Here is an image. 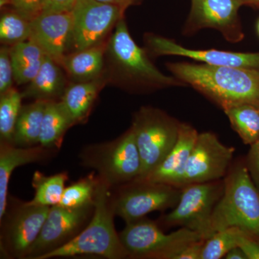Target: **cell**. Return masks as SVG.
<instances>
[{
  "label": "cell",
  "instance_id": "1",
  "mask_svg": "<svg viewBox=\"0 0 259 259\" xmlns=\"http://www.w3.org/2000/svg\"><path fill=\"white\" fill-rule=\"evenodd\" d=\"M174 76L215 102L223 110L241 104L259 106V69L175 63Z\"/></svg>",
  "mask_w": 259,
  "mask_h": 259
},
{
  "label": "cell",
  "instance_id": "2",
  "mask_svg": "<svg viewBox=\"0 0 259 259\" xmlns=\"http://www.w3.org/2000/svg\"><path fill=\"white\" fill-rule=\"evenodd\" d=\"M110 188L100 180L94 199L93 216L88 224L69 242L37 259L81 255H96L110 259L129 256L115 231V214L109 192Z\"/></svg>",
  "mask_w": 259,
  "mask_h": 259
},
{
  "label": "cell",
  "instance_id": "3",
  "mask_svg": "<svg viewBox=\"0 0 259 259\" xmlns=\"http://www.w3.org/2000/svg\"><path fill=\"white\" fill-rule=\"evenodd\" d=\"M110 79L130 88L159 89L182 85L177 78L161 72L134 41L124 18L117 24L107 42Z\"/></svg>",
  "mask_w": 259,
  "mask_h": 259
},
{
  "label": "cell",
  "instance_id": "4",
  "mask_svg": "<svg viewBox=\"0 0 259 259\" xmlns=\"http://www.w3.org/2000/svg\"><path fill=\"white\" fill-rule=\"evenodd\" d=\"M232 227L259 239V190L243 163L236 165L224 180L211 218L213 235Z\"/></svg>",
  "mask_w": 259,
  "mask_h": 259
},
{
  "label": "cell",
  "instance_id": "5",
  "mask_svg": "<svg viewBox=\"0 0 259 259\" xmlns=\"http://www.w3.org/2000/svg\"><path fill=\"white\" fill-rule=\"evenodd\" d=\"M81 158L83 164L94 168L100 180L110 187L134 182L142 169L132 127L118 139L84 148Z\"/></svg>",
  "mask_w": 259,
  "mask_h": 259
},
{
  "label": "cell",
  "instance_id": "6",
  "mask_svg": "<svg viewBox=\"0 0 259 259\" xmlns=\"http://www.w3.org/2000/svg\"><path fill=\"white\" fill-rule=\"evenodd\" d=\"M180 122L164 112L143 107L135 115L133 130L142 162L139 178L144 180L157 168L176 144Z\"/></svg>",
  "mask_w": 259,
  "mask_h": 259
},
{
  "label": "cell",
  "instance_id": "7",
  "mask_svg": "<svg viewBox=\"0 0 259 259\" xmlns=\"http://www.w3.org/2000/svg\"><path fill=\"white\" fill-rule=\"evenodd\" d=\"M119 236L129 256L135 258L168 259L181 247L204 240L198 233L186 228L166 234L144 218L126 223Z\"/></svg>",
  "mask_w": 259,
  "mask_h": 259
},
{
  "label": "cell",
  "instance_id": "8",
  "mask_svg": "<svg viewBox=\"0 0 259 259\" xmlns=\"http://www.w3.org/2000/svg\"><path fill=\"white\" fill-rule=\"evenodd\" d=\"M224 190V181L191 184L182 187L178 203L166 214L164 222L198 233L204 240L213 236L211 218Z\"/></svg>",
  "mask_w": 259,
  "mask_h": 259
},
{
  "label": "cell",
  "instance_id": "9",
  "mask_svg": "<svg viewBox=\"0 0 259 259\" xmlns=\"http://www.w3.org/2000/svg\"><path fill=\"white\" fill-rule=\"evenodd\" d=\"M125 9L98 0H77L71 10V46L83 50L105 42V39L123 18Z\"/></svg>",
  "mask_w": 259,
  "mask_h": 259
},
{
  "label": "cell",
  "instance_id": "10",
  "mask_svg": "<svg viewBox=\"0 0 259 259\" xmlns=\"http://www.w3.org/2000/svg\"><path fill=\"white\" fill-rule=\"evenodd\" d=\"M134 182L136 185L122 191L115 199L112 198L115 215L126 223L141 219L154 211L175 207L180 200V187L146 181Z\"/></svg>",
  "mask_w": 259,
  "mask_h": 259
},
{
  "label": "cell",
  "instance_id": "11",
  "mask_svg": "<svg viewBox=\"0 0 259 259\" xmlns=\"http://www.w3.org/2000/svg\"><path fill=\"white\" fill-rule=\"evenodd\" d=\"M93 212L94 204L77 208L51 207L41 231L25 258L37 259L69 242L88 224Z\"/></svg>",
  "mask_w": 259,
  "mask_h": 259
},
{
  "label": "cell",
  "instance_id": "12",
  "mask_svg": "<svg viewBox=\"0 0 259 259\" xmlns=\"http://www.w3.org/2000/svg\"><path fill=\"white\" fill-rule=\"evenodd\" d=\"M234 152V148L223 144L214 134H199L187 163L182 188L191 184L221 180L226 175Z\"/></svg>",
  "mask_w": 259,
  "mask_h": 259
},
{
  "label": "cell",
  "instance_id": "13",
  "mask_svg": "<svg viewBox=\"0 0 259 259\" xmlns=\"http://www.w3.org/2000/svg\"><path fill=\"white\" fill-rule=\"evenodd\" d=\"M242 5L241 0H192L187 30L215 29L228 41L239 42L243 37L238 15Z\"/></svg>",
  "mask_w": 259,
  "mask_h": 259
},
{
  "label": "cell",
  "instance_id": "14",
  "mask_svg": "<svg viewBox=\"0 0 259 259\" xmlns=\"http://www.w3.org/2000/svg\"><path fill=\"white\" fill-rule=\"evenodd\" d=\"M51 207L23 203L7 218L3 241L5 250L14 256L25 258L36 241Z\"/></svg>",
  "mask_w": 259,
  "mask_h": 259
},
{
  "label": "cell",
  "instance_id": "15",
  "mask_svg": "<svg viewBox=\"0 0 259 259\" xmlns=\"http://www.w3.org/2000/svg\"><path fill=\"white\" fill-rule=\"evenodd\" d=\"M146 42L150 50L156 55L185 56L212 66L259 69V52L237 53L214 49L195 50L187 49L170 39L154 34H148Z\"/></svg>",
  "mask_w": 259,
  "mask_h": 259
},
{
  "label": "cell",
  "instance_id": "16",
  "mask_svg": "<svg viewBox=\"0 0 259 259\" xmlns=\"http://www.w3.org/2000/svg\"><path fill=\"white\" fill-rule=\"evenodd\" d=\"M30 38L60 64L71 46L73 20L69 13H40L30 20Z\"/></svg>",
  "mask_w": 259,
  "mask_h": 259
},
{
  "label": "cell",
  "instance_id": "17",
  "mask_svg": "<svg viewBox=\"0 0 259 259\" xmlns=\"http://www.w3.org/2000/svg\"><path fill=\"white\" fill-rule=\"evenodd\" d=\"M198 133L187 124L181 123L176 144L161 164L144 180L153 183L165 184L182 188L187 163Z\"/></svg>",
  "mask_w": 259,
  "mask_h": 259
},
{
  "label": "cell",
  "instance_id": "18",
  "mask_svg": "<svg viewBox=\"0 0 259 259\" xmlns=\"http://www.w3.org/2000/svg\"><path fill=\"white\" fill-rule=\"evenodd\" d=\"M50 148L42 146L20 147L13 144L0 142V220L7 212L8 187L13 171L18 166L42 160Z\"/></svg>",
  "mask_w": 259,
  "mask_h": 259
},
{
  "label": "cell",
  "instance_id": "19",
  "mask_svg": "<svg viewBox=\"0 0 259 259\" xmlns=\"http://www.w3.org/2000/svg\"><path fill=\"white\" fill-rule=\"evenodd\" d=\"M107 44L75 51L64 56L60 62L63 69L75 81H87L103 76Z\"/></svg>",
  "mask_w": 259,
  "mask_h": 259
},
{
  "label": "cell",
  "instance_id": "20",
  "mask_svg": "<svg viewBox=\"0 0 259 259\" xmlns=\"http://www.w3.org/2000/svg\"><path fill=\"white\" fill-rule=\"evenodd\" d=\"M61 65L47 56L35 77L22 93L23 98L51 101L62 97L66 88Z\"/></svg>",
  "mask_w": 259,
  "mask_h": 259
},
{
  "label": "cell",
  "instance_id": "21",
  "mask_svg": "<svg viewBox=\"0 0 259 259\" xmlns=\"http://www.w3.org/2000/svg\"><path fill=\"white\" fill-rule=\"evenodd\" d=\"M106 78L102 76L90 81H76L66 87L61 101L75 124L88 118Z\"/></svg>",
  "mask_w": 259,
  "mask_h": 259
},
{
  "label": "cell",
  "instance_id": "22",
  "mask_svg": "<svg viewBox=\"0 0 259 259\" xmlns=\"http://www.w3.org/2000/svg\"><path fill=\"white\" fill-rule=\"evenodd\" d=\"M10 52L15 82L18 85L28 84L32 81L47 56L31 39L10 47Z\"/></svg>",
  "mask_w": 259,
  "mask_h": 259
},
{
  "label": "cell",
  "instance_id": "23",
  "mask_svg": "<svg viewBox=\"0 0 259 259\" xmlns=\"http://www.w3.org/2000/svg\"><path fill=\"white\" fill-rule=\"evenodd\" d=\"M47 102L37 100L22 106L15 126L13 144L20 147H30L39 144Z\"/></svg>",
  "mask_w": 259,
  "mask_h": 259
},
{
  "label": "cell",
  "instance_id": "24",
  "mask_svg": "<svg viewBox=\"0 0 259 259\" xmlns=\"http://www.w3.org/2000/svg\"><path fill=\"white\" fill-rule=\"evenodd\" d=\"M74 125V121L61 100L48 101L39 144L50 149L59 147L66 131Z\"/></svg>",
  "mask_w": 259,
  "mask_h": 259
},
{
  "label": "cell",
  "instance_id": "25",
  "mask_svg": "<svg viewBox=\"0 0 259 259\" xmlns=\"http://www.w3.org/2000/svg\"><path fill=\"white\" fill-rule=\"evenodd\" d=\"M232 127L245 144L251 145L259 139V106L241 104L225 109Z\"/></svg>",
  "mask_w": 259,
  "mask_h": 259
},
{
  "label": "cell",
  "instance_id": "26",
  "mask_svg": "<svg viewBox=\"0 0 259 259\" xmlns=\"http://www.w3.org/2000/svg\"><path fill=\"white\" fill-rule=\"evenodd\" d=\"M67 180L66 172L46 176L40 171H35L32 179L35 196L28 203L47 207L57 205L60 202Z\"/></svg>",
  "mask_w": 259,
  "mask_h": 259
},
{
  "label": "cell",
  "instance_id": "27",
  "mask_svg": "<svg viewBox=\"0 0 259 259\" xmlns=\"http://www.w3.org/2000/svg\"><path fill=\"white\" fill-rule=\"evenodd\" d=\"M22 94L14 88L0 94V139L13 144L15 126L22 108Z\"/></svg>",
  "mask_w": 259,
  "mask_h": 259
},
{
  "label": "cell",
  "instance_id": "28",
  "mask_svg": "<svg viewBox=\"0 0 259 259\" xmlns=\"http://www.w3.org/2000/svg\"><path fill=\"white\" fill-rule=\"evenodd\" d=\"M31 23L16 10L8 11L0 18V40L6 46L26 41L31 36Z\"/></svg>",
  "mask_w": 259,
  "mask_h": 259
},
{
  "label": "cell",
  "instance_id": "29",
  "mask_svg": "<svg viewBox=\"0 0 259 259\" xmlns=\"http://www.w3.org/2000/svg\"><path fill=\"white\" fill-rule=\"evenodd\" d=\"M99 182V177L92 175L65 187L60 202L57 205L67 208H77L94 204Z\"/></svg>",
  "mask_w": 259,
  "mask_h": 259
},
{
  "label": "cell",
  "instance_id": "30",
  "mask_svg": "<svg viewBox=\"0 0 259 259\" xmlns=\"http://www.w3.org/2000/svg\"><path fill=\"white\" fill-rule=\"evenodd\" d=\"M243 231L240 228L232 227L216 232L204 241L201 259L224 258L230 250L238 246V238Z\"/></svg>",
  "mask_w": 259,
  "mask_h": 259
},
{
  "label": "cell",
  "instance_id": "31",
  "mask_svg": "<svg viewBox=\"0 0 259 259\" xmlns=\"http://www.w3.org/2000/svg\"><path fill=\"white\" fill-rule=\"evenodd\" d=\"M14 81V71L10 48L2 47L0 49V94L13 88Z\"/></svg>",
  "mask_w": 259,
  "mask_h": 259
},
{
  "label": "cell",
  "instance_id": "32",
  "mask_svg": "<svg viewBox=\"0 0 259 259\" xmlns=\"http://www.w3.org/2000/svg\"><path fill=\"white\" fill-rule=\"evenodd\" d=\"M42 2L44 0H10L14 10L30 20L40 14Z\"/></svg>",
  "mask_w": 259,
  "mask_h": 259
},
{
  "label": "cell",
  "instance_id": "33",
  "mask_svg": "<svg viewBox=\"0 0 259 259\" xmlns=\"http://www.w3.org/2000/svg\"><path fill=\"white\" fill-rule=\"evenodd\" d=\"M238 246L247 259H259V239L243 231L238 238Z\"/></svg>",
  "mask_w": 259,
  "mask_h": 259
},
{
  "label": "cell",
  "instance_id": "34",
  "mask_svg": "<svg viewBox=\"0 0 259 259\" xmlns=\"http://www.w3.org/2000/svg\"><path fill=\"white\" fill-rule=\"evenodd\" d=\"M205 240L193 242L181 247L169 255L168 259H201Z\"/></svg>",
  "mask_w": 259,
  "mask_h": 259
},
{
  "label": "cell",
  "instance_id": "35",
  "mask_svg": "<svg viewBox=\"0 0 259 259\" xmlns=\"http://www.w3.org/2000/svg\"><path fill=\"white\" fill-rule=\"evenodd\" d=\"M245 164L252 180L259 190V139L250 145Z\"/></svg>",
  "mask_w": 259,
  "mask_h": 259
},
{
  "label": "cell",
  "instance_id": "36",
  "mask_svg": "<svg viewBox=\"0 0 259 259\" xmlns=\"http://www.w3.org/2000/svg\"><path fill=\"white\" fill-rule=\"evenodd\" d=\"M76 1L77 0H44L40 13H69L74 8Z\"/></svg>",
  "mask_w": 259,
  "mask_h": 259
},
{
  "label": "cell",
  "instance_id": "37",
  "mask_svg": "<svg viewBox=\"0 0 259 259\" xmlns=\"http://www.w3.org/2000/svg\"><path fill=\"white\" fill-rule=\"evenodd\" d=\"M224 258L226 259H247L243 250L238 246L234 247L230 250Z\"/></svg>",
  "mask_w": 259,
  "mask_h": 259
},
{
  "label": "cell",
  "instance_id": "38",
  "mask_svg": "<svg viewBox=\"0 0 259 259\" xmlns=\"http://www.w3.org/2000/svg\"><path fill=\"white\" fill-rule=\"evenodd\" d=\"M98 1L108 3V4L117 5V6L120 7V8L125 10L131 5L136 3L138 0H98Z\"/></svg>",
  "mask_w": 259,
  "mask_h": 259
},
{
  "label": "cell",
  "instance_id": "39",
  "mask_svg": "<svg viewBox=\"0 0 259 259\" xmlns=\"http://www.w3.org/2000/svg\"><path fill=\"white\" fill-rule=\"evenodd\" d=\"M243 4L248 3V4H258L259 0H241Z\"/></svg>",
  "mask_w": 259,
  "mask_h": 259
},
{
  "label": "cell",
  "instance_id": "40",
  "mask_svg": "<svg viewBox=\"0 0 259 259\" xmlns=\"http://www.w3.org/2000/svg\"><path fill=\"white\" fill-rule=\"evenodd\" d=\"M11 5L10 0H0V7L2 8H4L6 5Z\"/></svg>",
  "mask_w": 259,
  "mask_h": 259
},
{
  "label": "cell",
  "instance_id": "41",
  "mask_svg": "<svg viewBox=\"0 0 259 259\" xmlns=\"http://www.w3.org/2000/svg\"><path fill=\"white\" fill-rule=\"evenodd\" d=\"M258 34H259V21H258Z\"/></svg>",
  "mask_w": 259,
  "mask_h": 259
}]
</instances>
